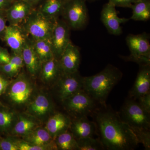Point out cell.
Returning a JSON list of instances; mask_svg holds the SVG:
<instances>
[{
	"mask_svg": "<svg viewBox=\"0 0 150 150\" xmlns=\"http://www.w3.org/2000/svg\"><path fill=\"white\" fill-rule=\"evenodd\" d=\"M141 107L148 113H150V92L138 98Z\"/></svg>",
	"mask_w": 150,
	"mask_h": 150,
	"instance_id": "obj_33",
	"label": "cell"
},
{
	"mask_svg": "<svg viewBox=\"0 0 150 150\" xmlns=\"http://www.w3.org/2000/svg\"><path fill=\"white\" fill-rule=\"evenodd\" d=\"M100 19L108 32L115 35H121L122 32L121 24L129 21L130 19L119 17L115 6L109 2L103 6Z\"/></svg>",
	"mask_w": 150,
	"mask_h": 150,
	"instance_id": "obj_12",
	"label": "cell"
},
{
	"mask_svg": "<svg viewBox=\"0 0 150 150\" xmlns=\"http://www.w3.org/2000/svg\"><path fill=\"white\" fill-rule=\"evenodd\" d=\"M134 132L139 143H142L145 149H150V130L142 129H131Z\"/></svg>",
	"mask_w": 150,
	"mask_h": 150,
	"instance_id": "obj_29",
	"label": "cell"
},
{
	"mask_svg": "<svg viewBox=\"0 0 150 150\" xmlns=\"http://www.w3.org/2000/svg\"><path fill=\"white\" fill-rule=\"evenodd\" d=\"M10 83L0 75V97L4 93Z\"/></svg>",
	"mask_w": 150,
	"mask_h": 150,
	"instance_id": "obj_38",
	"label": "cell"
},
{
	"mask_svg": "<svg viewBox=\"0 0 150 150\" xmlns=\"http://www.w3.org/2000/svg\"><path fill=\"white\" fill-rule=\"evenodd\" d=\"M19 150H49L46 147L36 146L30 144L23 140L18 141Z\"/></svg>",
	"mask_w": 150,
	"mask_h": 150,
	"instance_id": "obj_31",
	"label": "cell"
},
{
	"mask_svg": "<svg viewBox=\"0 0 150 150\" xmlns=\"http://www.w3.org/2000/svg\"><path fill=\"white\" fill-rule=\"evenodd\" d=\"M14 1L15 0H0V13H5L6 11Z\"/></svg>",
	"mask_w": 150,
	"mask_h": 150,
	"instance_id": "obj_37",
	"label": "cell"
},
{
	"mask_svg": "<svg viewBox=\"0 0 150 150\" xmlns=\"http://www.w3.org/2000/svg\"><path fill=\"white\" fill-rule=\"evenodd\" d=\"M11 56L6 49L0 46V64H7L10 61Z\"/></svg>",
	"mask_w": 150,
	"mask_h": 150,
	"instance_id": "obj_36",
	"label": "cell"
},
{
	"mask_svg": "<svg viewBox=\"0 0 150 150\" xmlns=\"http://www.w3.org/2000/svg\"><path fill=\"white\" fill-rule=\"evenodd\" d=\"M119 114L121 120L131 129L150 130V113L134 99L126 100Z\"/></svg>",
	"mask_w": 150,
	"mask_h": 150,
	"instance_id": "obj_4",
	"label": "cell"
},
{
	"mask_svg": "<svg viewBox=\"0 0 150 150\" xmlns=\"http://www.w3.org/2000/svg\"><path fill=\"white\" fill-rule=\"evenodd\" d=\"M23 1L26 2L33 6L35 5H36L40 2L41 0H23Z\"/></svg>",
	"mask_w": 150,
	"mask_h": 150,
	"instance_id": "obj_40",
	"label": "cell"
},
{
	"mask_svg": "<svg viewBox=\"0 0 150 150\" xmlns=\"http://www.w3.org/2000/svg\"><path fill=\"white\" fill-rule=\"evenodd\" d=\"M122 77L118 68L109 64L96 74L83 77V90L96 102L105 105L108 95Z\"/></svg>",
	"mask_w": 150,
	"mask_h": 150,
	"instance_id": "obj_2",
	"label": "cell"
},
{
	"mask_svg": "<svg viewBox=\"0 0 150 150\" xmlns=\"http://www.w3.org/2000/svg\"><path fill=\"white\" fill-rule=\"evenodd\" d=\"M22 56L30 74L33 77L39 74L42 63L35 52L32 40L28 38L23 48Z\"/></svg>",
	"mask_w": 150,
	"mask_h": 150,
	"instance_id": "obj_17",
	"label": "cell"
},
{
	"mask_svg": "<svg viewBox=\"0 0 150 150\" xmlns=\"http://www.w3.org/2000/svg\"><path fill=\"white\" fill-rule=\"evenodd\" d=\"M139 1V0H109L108 2L112 4L115 6L131 8L133 4Z\"/></svg>",
	"mask_w": 150,
	"mask_h": 150,
	"instance_id": "obj_35",
	"label": "cell"
},
{
	"mask_svg": "<svg viewBox=\"0 0 150 150\" xmlns=\"http://www.w3.org/2000/svg\"><path fill=\"white\" fill-rule=\"evenodd\" d=\"M55 84L57 95L62 102L83 89V77L81 76L79 71L71 74L62 72Z\"/></svg>",
	"mask_w": 150,
	"mask_h": 150,
	"instance_id": "obj_9",
	"label": "cell"
},
{
	"mask_svg": "<svg viewBox=\"0 0 150 150\" xmlns=\"http://www.w3.org/2000/svg\"><path fill=\"white\" fill-rule=\"evenodd\" d=\"M9 63L18 71L24 65V62L22 55L20 54H13L11 56Z\"/></svg>",
	"mask_w": 150,
	"mask_h": 150,
	"instance_id": "obj_32",
	"label": "cell"
},
{
	"mask_svg": "<svg viewBox=\"0 0 150 150\" xmlns=\"http://www.w3.org/2000/svg\"><path fill=\"white\" fill-rule=\"evenodd\" d=\"M3 36L14 54L22 55L23 48L28 35L21 25H6Z\"/></svg>",
	"mask_w": 150,
	"mask_h": 150,
	"instance_id": "obj_13",
	"label": "cell"
},
{
	"mask_svg": "<svg viewBox=\"0 0 150 150\" xmlns=\"http://www.w3.org/2000/svg\"><path fill=\"white\" fill-rule=\"evenodd\" d=\"M34 88V86L29 78L25 74H21L9 84L6 92L12 103L21 106L29 102Z\"/></svg>",
	"mask_w": 150,
	"mask_h": 150,
	"instance_id": "obj_6",
	"label": "cell"
},
{
	"mask_svg": "<svg viewBox=\"0 0 150 150\" xmlns=\"http://www.w3.org/2000/svg\"><path fill=\"white\" fill-rule=\"evenodd\" d=\"M33 6L23 0H15L5 12L9 25H21L27 18Z\"/></svg>",
	"mask_w": 150,
	"mask_h": 150,
	"instance_id": "obj_15",
	"label": "cell"
},
{
	"mask_svg": "<svg viewBox=\"0 0 150 150\" xmlns=\"http://www.w3.org/2000/svg\"><path fill=\"white\" fill-rule=\"evenodd\" d=\"M140 66L139 71L136 81L129 91V96L134 100L138 99L150 92V64Z\"/></svg>",
	"mask_w": 150,
	"mask_h": 150,
	"instance_id": "obj_16",
	"label": "cell"
},
{
	"mask_svg": "<svg viewBox=\"0 0 150 150\" xmlns=\"http://www.w3.org/2000/svg\"><path fill=\"white\" fill-rule=\"evenodd\" d=\"M0 69L2 71L10 76H13L17 74L19 71L13 66L10 63L1 64Z\"/></svg>",
	"mask_w": 150,
	"mask_h": 150,
	"instance_id": "obj_34",
	"label": "cell"
},
{
	"mask_svg": "<svg viewBox=\"0 0 150 150\" xmlns=\"http://www.w3.org/2000/svg\"><path fill=\"white\" fill-rule=\"evenodd\" d=\"M15 112L7 108L0 106V131L8 134L11 131L16 122Z\"/></svg>",
	"mask_w": 150,
	"mask_h": 150,
	"instance_id": "obj_26",
	"label": "cell"
},
{
	"mask_svg": "<svg viewBox=\"0 0 150 150\" xmlns=\"http://www.w3.org/2000/svg\"><path fill=\"white\" fill-rule=\"evenodd\" d=\"M79 150H100L104 149L102 142L100 139L88 137L76 140Z\"/></svg>",
	"mask_w": 150,
	"mask_h": 150,
	"instance_id": "obj_28",
	"label": "cell"
},
{
	"mask_svg": "<svg viewBox=\"0 0 150 150\" xmlns=\"http://www.w3.org/2000/svg\"><path fill=\"white\" fill-rule=\"evenodd\" d=\"M18 141L11 137L3 139L0 141V150H19Z\"/></svg>",
	"mask_w": 150,
	"mask_h": 150,
	"instance_id": "obj_30",
	"label": "cell"
},
{
	"mask_svg": "<svg viewBox=\"0 0 150 150\" xmlns=\"http://www.w3.org/2000/svg\"><path fill=\"white\" fill-rule=\"evenodd\" d=\"M58 150L79 149L77 142L71 132L67 131L59 134L54 139Z\"/></svg>",
	"mask_w": 150,
	"mask_h": 150,
	"instance_id": "obj_27",
	"label": "cell"
},
{
	"mask_svg": "<svg viewBox=\"0 0 150 150\" xmlns=\"http://www.w3.org/2000/svg\"><path fill=\"white\" fill-rule=\"evenodd\" d=\"M131 55L129 60L139 65L150 63L149 36L146 33L138 35L129 34L126 38Z\"/></svg>",
	"mask_w": 150,
	"mask_h": 150,
	"instance_id": "obj_8",
	"label": "cell"
},
{
	"mask_svg": "<svg viewBox=\"0 0 150 150\" xmlns=\"http://www.w3.org/2000/svg\"><path fill=\"white\" fill-rule=\"evenodd\" d=\"M31 40L35 52L42 64L54 57L50 40L32 38Z\"/></svg>",
	"mask_w": 150,
	"mask_h": 150,
	"instance_id": "obj_24",
	"label": "cell"
},
{
	"mask_svg": "<svg viewBox=\"0 0 150 150\" xmlns=\"http://www.w3.org/2000/svg\"><path fill=\"white\" fill-rule=\"evenodd\" d=\"M71 123L69 116L61 112H56L51 115L46 122L45 129L52 138L68 131Z\"/></svg>",
	"mask_w": 150,
	"mask_h": 150,
	"instance_id": "obj_20",
	"label": "cell"
},
{
	"mask_svg": "<svg viewBox=\"0 0 150 150\" xmlns=\"http://www.w3.org/2000/svg\"><path fill=\"white\" fill-rule=\"evenodd\" d=\"M5 13H0V36L4 35L5 30L6 21Z\"/></svg>",
	"mask_w": 150,
	"mask_h": 150,
	"instance_id": "obj_39",
	"label": "cell"
},
{
	"mask_svg": "<svg viewBox=\"0 0 150 150\" xmlns=\"http://www.w3.org/2000/svg\"><path fill=\"white\" fill-rule=\"evenodd\" d=\"M103 106L93 112L104 149H135L139 143L132 129L121 120L119 113Z\"/></svg>",
	"mask_w": 150,
	"mask_h": 150,
	"instance_id": "obj_1",
	"label": "cell"
},
{
	"mask_svg": "<svg viewBox=\"0 0 150 150\" xmlns=\"http://www.w3.org/2000/svg\"><path fill=\"white\" fill-rule=\"evenodd\" d=\"M132 16L130 19L136 21H146L150 18V0H139L131 7Z\"/></svg>",
	"mask_w": 150,
	"mask_h": 150,
	"instance_id": "obj_23",
	"label": "cell"
},
{
	"mask_svg": "<svg viewBox=\"0 0 150 150\" xmlns=\"http://www.w3.org/2000/svg\"><path fill=\"white\" fill-rule=\"evenodd\" d=\"M57 19L46 16L39 10L33 9L21 26L32 39H45L50 41Z\"/></svg>",
	"mask_w": 150,
	"mask_h": 150,
	"instance_id": "obj_3",
	"label": "cell"
},
{
	"mask_svg": "<svg viewBox=\"0 0 150 150\" xmlns=\"http://www.w3.org/2000/svg\"><path fill=\"white\" fill-rule=\"evenodd\" d=\"M23 138V141L32 144L58 150L54 139L45 128L36 127Z\"/></svg>",
	"mask_w": 150,
	"mask_h": 150,
	"instance_id": "obj_19",
	"label": "cell"
},
{
	"mask_svg": "<svg viewBox=\"0 0 150 150\" xmlns=\"http://www.w3.org/2000/svg\"><path fill=\"white\" fill-rule=\"evenodd\" d=\"M69 129L76 140L93 137L97 130L95 122L90 121L87 116L71 120Z\"/></svg>",
	"mask_w": 150,
	"mask_h": 150,
	"instance_id": "obj_18",
	"label": "cell"
},
{
	"mask_svg": "<svg viewBox=\"0 0 150 150\" xmlns=\"http://www.w3.org/2000/svg\"><path fill=\"white\" fill-rule=\"evenodd\" d=\"M62 73L59 60L54 57L42 63L39 74L43 82L55 83Z\"/></svg>",
	"mask_w": 150,
	"mask_h": 150,
	"instance_id": "obj_21",
	"label": "cell"
},
{
	"mask_svg": "<svg viewBox=\"0 0 150 150\" xmlns=\"http://www.w3.org/2000/svg\"><path fill=\"white\" fill-rule=\"evenodd\" d=\"M91 1H92V0H91Z\"/></svg>",
	"mask_w": 150,
	"mask_h": 150,
	"instance_id": "obj_41",
	"label": "cell"
},
{
	"mask_svg": "<svg viewBox=\"0 0 150 150\" xmlns=\"http://www.w3.org/2000/svg\"><path fill=\"white\" fill-rule=\"evenodd\" d=\"M70 27L64 20H56L50 39L54 58L59 60L70 43Z\"/></svg>",
	"mask_w": 150,
	"mask_h": 150,
	"instance_id": "obj_10",
	"label": "cell"
},
{
	"mask_svg": "<svg viewBox=\"0 0 150 150\" xmlns=\"http://www.w3.org/2000/svg\"><path fill=\"white\" fill-rule=\"evenodd\" d=\"M59 60L62 73L71 74L79 71L81 62L79 47L70 41Z\"/></svg>",
	"mask_w": 150,
	"mask_h": 150,
	"instance_id": "obj_14",
	"label": "cell"
},
{
	"mask_svg": "<svg viewBox=\"0 0 150 150\" xmlns=\"http://www.w3.org/2000/svg\"><path fill=\"white\" fill-rule=\"evenodd\" d=\"M18 118L11 131L13 135L23 137L37 127V123L30 118L22 115Z\"/></svg>",
	"mask_w": 150,
	"mask_h": 150,
	"instance_id": "obj_25",
	"label": "cell"
},
{
	"mask_svg": "<svg viewBox=\"0 0 150 150\" xmlns=\"http://www.w3.org/2000/svg\"><path fill=\"white\" fill-rule=\"evenodd\" d=\"M62 103L65 109L74 119L87 116L96 109V102L83 89L67 98Z\"/></svg>",
	"mask_w": 150,
	"mask_h": 150,
	"instance_id": "obj_5",
	"label": "cell"
},
{
	"mask_svg": "<svg viewBox=\"0 0 150 150\" xmlns=\"http://www.w3.org/2000/svg\"><path fill=\"white\" fill-rule=\"evenodd\" d=\"M54 109L50 98L44 94L40 93L28 103L26 112L30 116L43 121L51 116Z\"/></svg>",
	"mask_w": 150,
	"mask_h": 150,
	"instance_id": "obj_11",
	"label": "cell"
},
{
	"mask_svg": "<svg viewBox=\"0 0 150 150\" xmlns=\"http://www.w3.org/2000/svg\"><path fill=\"white\" fill-rule=\"evenodd\" d=\"M86 0H68L62 16L70 28L80 29L84 27L88 20Z\"/></svg>",
	"mask_w": 150,
	"mask_h": 150,
	"instance_id": "obj_7",
	"label": "cell"
},
{
	"mask_svg": "<svg viewBox=\"0 0 150 150\" xmlns=\"http://www.w3.org/2000/svg\"><path fill=\"white\" fill-rule=\"evenodd\" d=\"M68 0H46L39 10L44 15L57 19L62 15Z\"/></svg>",
	"mask_w": 150,
	"mask_h": 150,
	"instance_id": "obj_22",
	"label": "cell"
}]
</instances>
